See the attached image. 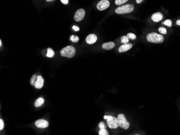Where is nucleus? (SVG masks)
Segmentation results:
<instances>
[{
  "mask_svg": "<svg viewBox=\"0 0 180 135\" xmlns=\"http://www.w3.org/2000/svg\"><path fill=\"white\" fill-rule=\"evenodd\" d=\"M76 54L75 48L71 45H68L62 48L60 51V55L62 57L71 58L74 57Z\"/></svg>",
  "mask_w": 180,
  "mask_h": 135,
  "instance_id": "obj_1",
  "label": "nucleus"
},
{
  "mask_svg": "<svg viewBox=\"0 0 180 135\" xmlns=\"http://www.w3.org/2000/svg\"><path fill=\"white\" fill-rule=\"evenodd\" d=\"M147 40L150 43L155 44H160L163 42L164 38L163 36L155 32L149 33L147 36Z\"/></svg>",
  "mask_w": 180,
  "mask_h": 135,
  "instance_id": "obj_2",
  "label": "nucleus"
},
{
  "mask_svg": "<svg viewBox=\"0 0 180 135\" xmlns=\"http://www.w3.org/2000/svg\"><path fill=\"white\" fill-rule=\"evenodd\" d=\"M134 10V6L133 4H128L120 6L115 10V11L117 14H126L132 12Z\"/></svg>",
  "mask_w": 180,
  "mask_h": 135,
  "instance_id": "obj_3",
  "label": "nucleus"
},
{
  "mask_svg": "<svg viewBox=\"0 0 180 135\" xmlns=\"http://www.w3.org/2000/svg\"><path fill=\"white\" fill-rule=\"evenodd\" d=\"M104 119L107 120V125L110 129H116L119 127L118 119L112 116H105Z\"/></svg>",
  "mask_w": 180,
  "mask_h": 135,
  "instance_id": "obj_4",
  "label": "nucleus"
},
{
  "mask_svg": "<svg viewBox=\"0 0 180 135\" xmlns=\"http://www.w3.org/2000/svg\"><path fill=\"white\" fill-rule=\"evenodd\" d=\"M119 126L124 129H127L130 127V122L127 120L126 117L122 114H120L117 117Z\"/></svg>",
  "mask_w": 180,
  "mask_h": 135,
  "instance_id": "obj_5",
  "label": "nucleus"
},
{
  "mask_svg": "<svg viewBox=\"0 0 180 135\" xmlns=\"http://www.w3.org/2000/svg\"><path fill=\"white\" fill-rule=\"evenodd\" d=\"M85 15V11L83 9H79L75 12L74 16V19L76 22H79L84 18Z\"/></svg>",
  "mask_w": 180,
  "mask_h": 135,
  "instance_id": "obj_6",
  "label": "nucleus"
},
{
  "mask_svg": "<svg viewBox=\"0 0 180 135\" xmlns=\"http://www.w3.org/2000/svg\"><path fill=\"white\" fill-rule=\"evenodd\" d=\"M110 2L108 0H101L96 5V8L100 11H102L108 8L110 6Z\"/></svg>",
  "mask_w": 180,
  "mask_h": 135,
  "instance_id": "obj_7",
  "label": "nucleus"
},
{
  "mask_svg": "<svg viewBox=\"0 0 180 135\" xmlns=\"http://www.w3.org/2000/svg\"><path fill=\"white\" fill-rule=\"evenodd\" d=\"M35 126L38 128L40 129H44V128H46L49 126V123L47 121L40 119L38 120L35 122Z\"/></svg>",
  "mask_w": 180,
  "mask_h": 135,
  "instance_id": "obj_8",
  "label": "nucleus"
},
{
  "mask_svg": "<svg viewBox=\"0 0 180 135\" xmlns=\"http://www.w3.org/2000/svg\"><path fill=\"white\" fill-rule=\"evenodd\" d=\"M44 85V79L40 75L37 76V80L34 84V87L37 89H40L43 87Z\"/></svg>",
  "mask_w": 180,
  "mask_h": 135,
  "instance_id": "obj_9",
  "label": "nucleus"
},
{
  "mask_svg": "<svg viewBox=\"0 0 180 135\" xmlns=\"http://www.w3.org/2000/svg\"><path fill=\"white\" fill-rule=\"evenodd\" d=\"M97 40V37L94 34H90L86 38V42L88 44H93Z\"/></svg>",
  "mask_w": 180,
  "mask_h": 135,
  "instance_id": "obj_10",
  "label": "nucleus"
},
{
  "mask_svg": "<svg viewBox=\"0 0 180 135\" xmlns=\"http://www.w3.org/2000/svg\"><path fill=\"white\" fill-rule=\"evenodd\" d=\"M133 45L131 43H127V44H124L122 45V46H120L119 47V52H126L130 50V48L132 47Z\"/></svg>",
  "mask_w": 180,
  "mask_h": 135,
  "instance_id": "obj_11",
  "label": "nucleus"
},
{
  "mask_svg": "<svg viewBox=\"0 0 180 135\" xmlns=\"http://www.w3.org/2000/svg\"><path fill=\"white\" fill-rule=\"evenodd\" d=\"M163 18V15L161 12H156L152 16V19L154 22H158Z\"/></svg>",
  "mask_w": 180,
  "mask_h": 135,
  "instance_id": "obj_12",
  "label": "nucleus"
},
{
  "mask_svg": "<svg viewBox=\"0 0 180 135\" xmlns=\"http://www.w3.org/2000/svg\"><path fill=\"white\" fill-rule=\"evenodd\" d=\"M115 46V44L113 41H110V42L105 43L102 44V48L104 50H110L112 49Z\"/></svg>",
  "mask_w": 180,
  "mask_h": 135,
  "instance_id": "obj_13",
  "label": "nucleus"
},
{
  "mask_svg": "<svg viewBox=\"0 0 180 135\" xmlns=\"http://www.w3.org/2000/svg\"><path fill=\"white\" fill-rule=\"evenodd\" d=\"M44 102V100L43 98H38L36 100L35 102H34V106L35 107H40L43 105Z\"/></svg>",
  "mask_w": 180,
  "mask_h": 135,
  "instance_id": "obj_14",
  "label": "nucleus"
},
{
  "mask_svg": "<svg viewBox=\"0 0 180 135\" xmlns=\"http://www.w3.org/2000/svg\"><path fill=\"white\" fill-rule=\"evenodd\" d=\"M54 56V52L51 48H48L47 50L46 57L49 58H52Z\"/></svg>",
  "mask_w": 180,
  "mask_h": 135,
  "instance_id": "obj_15",
  "label": "nucleus"
},
{
  "mask_svg": "<svg viewBox=\"0 0 180 135\" xmlns=\"http://www.w3.org/2000/svg\"><path fill=\"white\" fill-rule=\"evenodd\" d=\"M129 42V38L127 36H124L121 37V43L122 44H127Z\"/></svg>",
  "mask_w": 180,
  "mask_h": 135,
  "instance_id": "obj_16",
  "label": "nucleus"
},
{
  "mask_svg": "<svg viewBox=\"0 0 180 135\" xmlns=\"http://www.w3.org/2000/svg\"><path fill=\"white\" fill-rule=\"evenodd\" d=\"M37 76L36 74L33 75L32 76V78H31L30 81V84L32 86H34V83H35L36 81L37 80Z\"/></svg>",
  "mask_w": 180,
  "mask_h": 135,
  "instance_id": "obj_17",
  "label": "nucleus"
},
{
  "mask_svg": "<svg viewBox=\"0 0 180 135\" xmlns=\"http://www.w3.org/2000/svg\"><path fill=\"white\" fill-rule=\"evenodd\" d=\"M128 0H115L114 3L117 5H120L124 4V3L127 2Z\"/></svg>",
  "mask_w": 180,
  "mask_h": 135,
  "instance_id": "obj_18",
  "label": "nucleus"
},
{
  "mask_svg": "<svg viewBox=\"0 0 180 135\" xmlns=\"http://www.w3.org/2000/svg\"><path fill=\"white\" fill-rule=\"evenodd\" d=\"M70 39L71 41H72V42H74V43L78 42V41L79 40V37L78 36H74V35H72L70 37Z\"/></svg>",
  "mask_w": 180,
  "mask_h": 135,
  "instance_id": "obj_19",
  "label": "nucleus"
},
{
  "mask_svg": "<svg viewBox=\"0 0 180 135\" xmlns=\"http://www.w3.org/2000/svg\"><path fill=\"white\" fill-rule=\"evenodd\" d=\"M99 135H108L109 134L106 129H101L99 131Z\"/></svg>",
  "mask_w": 180,
  "mask_h": 135,
  "instance_id": "obj_20",
  "label": "nucleus"
},
{
  "mask_svg": "<svg viewBox=\"0 0 180 135\" xmlns=\"http://www.w3.org/2000/svg\"><path fill=\"white\" fill-rule=\"evenodd\" d=\"M127 37L129 39H132V40H134L136 39V34H134L132 33H128L127 34Z\"/></svg>",
  "mask_w": 180,
  "mask_h": 135,
  "instance_id": "obj_21",
  "label": "nucleus"
},
{
  "mask_svg": "<svg viewBox=\"0 0 180 135\" xmlns=\"http://www.w3.org/2000/svg\"><path fill=\"white\" fill-rule=\"evenodd\" d=\"M158 31L163 34H166V33H167V30H166V29L164 28V27H159Z\"/></svg>",
  "mask_w": 180,
  "mask_h": 135,
  "instance_id": "obj_22",
  "label": "nucleus"
},
{
  "mask_svg": "<svg viewBox=\"0 0 180 135\" xmlns=\"http://www.w3.org/2000/svg\"><path fill=\"white\" fill-rule=\"evenodd\" d=\"M164 24L166 25H167L169 27H170L172 26V22L170 19H167L165 20V21L164 22Z\"/></svg>",
  "mask_w": 180,
  "mask_h": 135,
  "instance_id": "obj_23",
  "label": "nucleus"
},
{
  "mask_svg": "<svg viewBox=\"0 0 180 135\" xmlns=\"http://www.w3.org/2000/svg\"><path fill=\"white\" fill-rule=\"evenodd\" d=\"M98 127H99L100 129H106V126H105V124H104V123L103 122H100V123L99 124V125H98Z\"/></svg>",
  "mask_w": 180,
  "mask_h": 135,
  "instance_id": "obj_24",
  "label": "nucleus"
},
{
  "mask_svg": "<svg viewBox=\"0 0 180 135\" xmlns=\"http://www.w3.org/2000/svg\"><path fill=\"white\" fill-rule=\"evenodd\" d=\"M3 128H4V122L1 119L0 120V130H2Z\"/></svg>",
  "mask_w": 180,
  "mask_h": 135,
  "instance_id": "obj_25",
  "label": "nucleus"
},
{
  "mask_svg": "<svg viewBox=\"0 0 180 135\" xmlns=\"http://www.w3.org/2000/svg\"><path fill=\"white\" fill-rule=\"evenodd\" d=\"M61 2L63 3L64 4H68V0H60Z\"/></svg>",
  "mask_w": 180,
  "mask_h": 135,
  "instance_id": "obj_26",
  "label": "nucleus"
},
{
  "mask_svg": "<svg viewBox=\"0 0 180 135\" xmlns=\"http://www.w3.org/2000/svg\"><path fill=\"white\" fill-rule=\"evenodd\" d=\"M72 29H73L74 31H78L79 30V27L78 26H72Z\"/></svg>",
  "mask_w": 180,
  "mask_h": 135,
  "instance_id": "obj_27",
  "label": "nucleus"
},
{
  "mask_svg": "<svg viewBox=\"0 0 180 135\" xmlns=\"http://www.w3.org/2000/svg\"><path fill=\"white\" fill-rule=\"evenodd\" d=\"M144 0H136V2L137 3H138V4H139V3H141Z\"/></svg>",
  "mask_w": 180,
  "mask_h": 135,
  "instance_id": "obj_28",
  "label": "nucleus"
},
{
  "mask_svg": "<svg viewBox=\"0 0 180 135\" xmlns=\"http://www.w3.org/2000/svg\"><path fill=\"white\" fill-rule=\"evenodd\" d=\"M176 24H177L178 25H180V19H178L177 21H176Z\"/></svg>",
  "mask_w": 180,
  "mask_h": 135,
  "instance_id": "obj_29",
  "label": "nucleus"
},
{
  "mask_svg": "<svg viewBox=\"0 0 180 135\" xmlns=\"http://www.w3.org/2000/svg\"><path fill=\"white\" fill-rule=\"evenodd\" d=\"M46 2H51V1H54V0H46Z\"/></svg>",
  "mask_w": 180,
  "mask_h": 135,
  "instance_id": "obj_30",
  "label": "nucleus"
},
{
  "mask_svg": "<svg viewBox=\"0 0 180 135\" xmlns=\"http://www.w3.org/2000/svg\"><path fill=\"white\" fill-rule=\"evenodd\" d=\"M2 41H1V40H0V46H2Z\"/></svg>",
  "mask_w": 180,
  "mask_h": 135,
  "instance_id": "obj_31",
  "label": "nucleus"
}]
</instances>
